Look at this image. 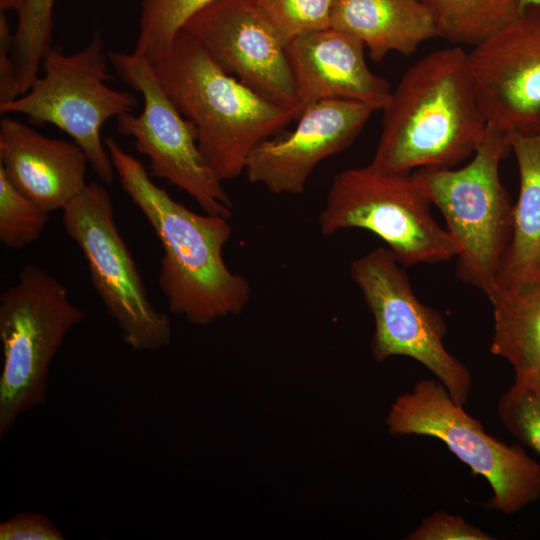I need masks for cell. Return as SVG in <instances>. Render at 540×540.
Here are the masks:
<instances>
[{
	"mask_svg": "<svg viewBox=\"0 0 540 540\" xmlns=\"http://www.w3.org/2000/svg\"><path fill=\"white\" fill-rule=\"evenodd\" d=\"M13 32L5 12L0 11V104L16 98L15 70L11 58Z\"/></svg>",
	"mask_w": 540,
	"mask_h": 540,
	"instance_id": "83f0119b",
	"label": "cell"
},
{
	"mask_svg": "<svg viewBox=\"0 0 540 540\" xmlns=\"http://www.w3.org/2000/svg\"><path fill=\"white\" fill-rule=\"evenodd\" d=\"M373 112L351 100L313 103L302 110L293 130L257 145L243 173L274 194L299 195L315 168L351 145Z\"/></svg>",
	"mask_w": 540,
	"mask_h": 540,
	"instance_id": "5bb4252c",
	"label": "cell"
},
{
	"mask_svg": "<svg viewBox=\"0 0 540 540\" xmlns=\"http://www.w3.org/2000/svg\"><path fill=\"white\" fill-rule=\"evenodd\" d=\"M55 0H16L17 26L13 32L11 58L15 70V95L26 93L46 52L52 48Z\"/></svg>",
	"mask_w": 540,
	"mask_h": 540,
	"instance_id": "44dd1931",
	"label": "cell"
},
{
	"mask_svg": "<svg viewBox=\"0 0 540 540\" xmlns=\"http://www.w3.org/2000/svg\"><path fill=\"white\" fill-rule=\"evenodd\" d=\"M331 27L360 40L374 61L393 51L410 55L437 37L432 17L419 0H335Z\"/></svg>",
	"mask_w": 540,
	"mask_h": 540,
	"instance_id": "e0dca14e",
	"label": "cell"
},
{
	"mask_svg": "<svg viewBox=\"0 0 540 540\" xmlns=\"http://www.w3.org/2000/svg\"><path fill=\"white\" fill-rule=\"evenodd\" d=\"M62 211L65 233L82 251L92 286L118 325L122 342L135 351H155L169 345L170 319L148 298L120 234L107 189L88 183Z\"/></svg>",
	"mask_w": 540,
	"mask_h": 540,
	"instance_id": "9c48e42d",
	"label": "cell"
},
{
	"mask_svg": "<svg viewBox=\"0 0 540 540\" xmlns=\"http://www.w3.org/2000/svg\"><path fill=\"white\" fill-rule=\"evenodd\" d=\"M288 45L293 39L331 27L335 0H253Z\"/></svg>",
	"mask_w": 540,
	"mask_h": 540,
	"instance_id": "cb8c5ba5",
	"label": "cell"
},
{
	"mask_svg": "<svg viewBox=\"0 0 540 540\" xmlns=\"http://www.w3.org/2000/svg\"><path fill=\"white\" fill-rule=\"evenodd\" d=\"M85 313L67 287L40 266L27 263L0 295V435L47 399L51 363Z\"/></svg>",
	"mask_w": 540,
	"mask_h": 540,
	"instance_id": "5b68a950",
	"label": "cell"
},
{
	"mask_svg": "<svg viewBox=\"0 0 540 540\" xmlns=\"http://www.w3.org/2000/svg\"><path fill=\"white\" fill-rule=\"evenodd\" d=\"M49 220L41 208L7 177L0 167V242L5 248L20 250L36 241Z\"/></svg>",
	"mask_w": 540,
	"mask_h": 540,
	"instance_id": "603a6c76",
	"label": "cell"
},
{
	"mask_svg": "<svg viewBox=\"0 0 540 540\" xmlns=\"http://www.w3.org/2000/svg\"><path fill=\"white\" fill-rule=\"evenodd\" d=\"M401 266L387 247L363 254L350 266L351 277L374 317L373 357L383 361L407 356L418 361L463 406L471 392V373L445 348L441 314L421 303Z\"/></svg>",
	"mask_w": 540,
	"mask_h": 540,
	"instance_id": "30bf717a",
	"label": "cell"
},
{
	"mask_svg": "<svg viewBox=\"0 0 540 540\" xmlns=\"http://www.w3.org/2000/svg\"><path fill=\"white\" fill-rule=\"evenodd\" d=\"M510 143L520 187L513 205L511 241L494 291L518 287L540 275V129L511 133Z\"/></svg>",
	"mask_w": 540,
	"mask_h": 540,
	"instance_id": "ac0fdd59",
	"label": "cell"
},
{
	"mask_svg": "<svg viewBox=\"0 0 540 540\" xmlns=\"http://www.w3.org/2000/svg\"><path fill=\"white\" fill-rule=\"evenodd\" d=\"M488 298L494 320L490 352L512 365L514 380L540 382V275Z\"/></svg>",
	"mask_w": 540,
	"mask_h": 540,
	"instance_id": "d6986e66",
	"label": "cell"
},
{
	"mask_svg": "<svg viewBox=\"0 0 540 540\" xmlns=\"http://www.w3.org/2000/svg\"><path fill=\"white\" fill-rule=\"evenodd\" d=\"M430 205L413 173L368 164L333 177L318 223L325 236L353 228L372 232L402 266L449 261L457 246Z\"/></svg>",
	"mask_w": 540,
	"mask_h": 540,
	"instance_id": "8992f818",
	"label": "cell"
},
{
	"mask_svg": "<svg viewBox=\"0 0 540 540\" xmlns=\"http://www.w3.org/2000/svg\"><path fill=\"white\" fill-rule=\"evenodd\" d=\"M152 66L164 92L194 126L199 150L222 182L239 177L253 149L300 115L223 71L183 29Z\"/></svg>",
	"mask_w": 540,
	"mask_h": 540,
	"instance_id": "3957f363",
	"label": "cell"
},
{
	"mask_svg": "<svg viewBox=\"0 0 540 540\" xmlns=\"http://www.w3.org/2000/svg\"><path fill=\"white\" fill-rule=\"evenodd\" d=\"M64 535L46 516L23 512L0 523V540H63Z\"/></svg>",
	"mask_w": 540,
	"mask_h": 540,
	"instance_id": "4316f807",
	"label": "cell"
},
{
	"mask_svg": "<svg viewBox=\"0 0 540 540\" xmlns=\"http://www.w3.org/2000/svg\"><path fill=\"white\" fill-rule=\"evenodd\" d=\"M104 144L123 191L160 241L157 281L169 311L199 326L241 312L251 287L224 261L223 249L232 235L228 218L190 210L157 186L145 166L113 137H105Z\"/></svg>",
	"mask_w": 540,
	"mask_h": 540,
	"instance_id": "6da1fadb",
	"label": "cell"
},
{
	"mask_svg": "<svg viewBox=\"0 0 540 540\" xmlns=\"http://www.w3.org/2000/svg\"><path fill=\"white\" fill-rule=\"evenodd\" d=\"M216 64L265 98L297 109L287 44L253 0H215L185 24Z\"/></svg>",
	"mask_w": 540,
	"mask_h": 540,
	"instance_id": "4fadbf2b",
	"label": "cell"
},
{
	"mask_svg": "<svg viewBox=\"0 0 540 540\" xmlns=\"http://www.w3.org/2000/svg\"><path fill=\"white\" fill-rule=\"evenodd\" d=\"M510 151V134L487 124L467 165L423 167L413 173L441 211L457 246L458 277L487 297L496 287L512 236L513 205L499 175Z\"/></svg>",
	"mask_w": 540,
	"mask_h": 540,
	"instance_id": "277c9868",
	"label": "cell"
},
{
	"mask_svg": "<svg viewBox=\"0 0 540 540\" xmlns=\"http://www.w3.org/2000/svg\"><path fill=\"white\" fill-rule=\"evenodd\" d=\"M215 0H142L133 53L154 63L163 57L188 20Z\"/></svg>",
	"mask_w": 540,
	"mask_h": 540,
	"instance_id": "7402d4cb",
	"label": "cell"
},
{
	"mask_svg": "<svg viewBox=\"0 0 540 540\" xmlns=\"http://www.w3.org/2000/svg\"><path fill=\"white\" fill-rule=\"evenodd\" d=\"M476 97L488 125L509 134L540 129V6L468 52Z\"/></svg>",
	"mask_w": 540,
	"mask_h": 540,
	"instance_id": "7c38bea8",
	"label": "cell"
},
{
	"mask_svg": "<svg viewBox=\"0 0 540 540\" xmlns=\"http://www.w3.org/2000/svg\"><path fill=\"white\" fill-rule=\"evenodd\" d=\"M419 1L430 13L437 37L454 46L482 43L513 21L522 9L520 0Z\"/></svg>",
	"mask_w": 540,
	"mask_h": 540,
	"instance_id": "ffe728a7",
	"label": "cell"
},
{
	"mask_svg": "<svg viewBox=\"0 0 540 540\" xmlns=\"http://www.w3.org/2000/svg\"><path fill=\"white\" fill-rule=\"evenodd\" d=\"M486 127L468 53L460 46L436 50L392 91L369 164L387 172L454 167L474 154Z\"/></svg>",
	"mask_w": 540,
	"mask_h": 540,
	"instance_id": "7a4b0ae2",
	"label": "cell"
},
{
	"mask_svg": "<svg viewBox=\"0 0 540 540\" xmlns=\"http://www.w3.org/2000/svg\"><path fill=\"white\" fill-rule=\"evenodd\" d=\"M107 60L100 32L71 54L52 47L41 62L43 75L26 93L0 104V113L23 114L33 124L56 126L83 150L97 177L111 184L115 169L101 130L109 119L132 112L137 98L106 84L115 79L107 71Z\"/></svg>",
	"mask_w": 540,
	"mask_h": 540,
	"instance_id": "52a82bcc",
	"label": "cell"
},
{
	"mask_svg": "<svg viewBox=\"0 0 540 540\" xmlns=\"http://www.w3.org/2000/svg\"><path fill=\"white\" fill-rule=\"evenodd\" d=\"M363 43L329 27L293 39L286 46L300 111L319 101L342 99L383 110L389 83L368 67ZM301 114V113H300Z\"/></svg>",
	"mask_w": 540,
	"mask_h": 540,
	"instance_id": "9a60e30c",
	"label": "cell"
},
{
	"mask_svg": "<svg viewBox=\"0 0 540 540\" xmlns=\"http://www.w3.org/2000/svg\"><path fill=\"white\" fill-rule=\"evenodd\" d=\"M107 54L122 81L142 95L141 113L118 116L116 127L148 158L149 175L185 191L205 213L229 219L232 200L202 156L194 126L164 92L152 63L133 52Z\"/></svg>",
	"mask_w": 540,
	"mask_h": 540,
	"instance_id": "8fae6325",
	"label": "cell"
},
{
	"mask_svg": "<svg viewBox=\"0 0 540 540\" xmlns=\"http://www.w3.org/2000/svg\"><path fill=\"white\" fill-rule=\"evenodd\" d=\"M520 3H521L522 8L524 6H527V5H538V6H540V0H520Z\"/></svg>",
	"mask_w": 540,
	"mask_h": 540,
	"instance_id": "f1b7e54d",
	"label": "cell"
},
{
	"mask_svg": "<svg viewBox=\"0 0 540 540\" xmlns=\"http://www.w3.org/2000/svg\"><path fill=\"white\" fill-rule=\"evenodd\" d=\"M497 413L510 434L540 455V382L514 380Z\"/></svg>",
	"mask_w": 540,
	"mask_h": 540,
	"instance_id": "d4e9b609",
	"label": "cell"
},
{
	"mask_svg": "<svg viewBox=\"0 0 540 540\" xmlns=\"http://www.w3.org/2000/svg\"><path fill=\"white\" fill-rule=\"evenodd\" d=\"M386 423L394 435L437 438L474 474L489 483L484 507L514 514L540 498V465L520 447L485 432L440 381L423 379L393 403Z\"/></svg>",
	"mask_w": 540,
	"mask_h": 540,
	"instance_id": "ba28073f",
	"label": "cell"
},
{
	"mask_svg": "<svg viewBox=\"0 0 540 540\" xmlns=\"http://www.w3.org/2000/svg\"><path fill=\"white\" fill-rule=\"evenodd\" d=\"M88 159L74 142L49 138L17 119L0 121V167L49 213L63 210L86 183Z\"/></svg>",
	"mask_w": 540,
	"mask_h": 540,
	"instance_id": "2e32d148",
	"label": "cell"
},
{
	"mask_svg": "<svg viewBox=\"0 0 540 540\" xmlns=\"http://www.w3.org/2000/svg\"><path fill=\"white\" fill-rule=\"evenodd\" d=\"M408 540H492L494 537L457 515L436 511L426 517Z\"/></svg>",
	"mask_w": 540,
	"mask_h": 540,
	"instance_id": "484cf974",
	"label": "cell"
}]
</instances>
